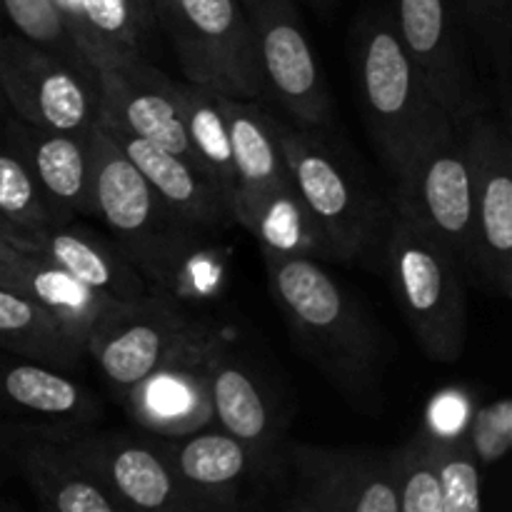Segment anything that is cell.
<instances>
[{
  "label": "cell",
  "instance_id": "6da1fadb",
  "mask_svg": "<svg viewBox=\"0 0 512 512\" xmlns=\"http://www.w3.org/2000/svg\"><path fill=\"white\" fill-rule=\"evenodd\" d=\"M268 288L300 348L355 398H373L380 335L358 300L318 258L263 250Z\"/></svg>",
  "mask_w": 512,
  "mask_h": 512
},
{
  "label": "cell",
  "instance_id": "7a4b0ae2",
  "mask_svg": "<svg viewBox=\"0 0 512 512\" xmlns=\"http://www.w3.org/2000/svg\"><path fill=\"white\" fill-rule=\"evenodd\" d=\"M353 70L368 133L390 175L460 123L438 103L405 53L390 13L365 10L353 28Z\"/></svg>",
  "mask_w": 512,
  "mask_h": 512
},
{
  "label": "cell",
  "instance_id": "3957f363",
  "mask_svg": "<svg viewBox=\"0 0 512 512\" xmlns=\"http://www.w3.org/2000/svg\"><path fill=\"white\" fill-rule=\"evenodd\" d=\"M93 160V218L103 220L110 240L148 280L153 293L175 298L185 288V270L205 255L193 225L175 218L140 170L120 153L95 120L88 133Z\"/></svg>",
  "mask_w": 512,
  "mask_h": 512
},
{
  "label": "cell",
  "instance_id": "277c9868",
  "mask_svg": "<svg viewBox=\"0 0 512 512\" xmlns=\"http://www.w3.org/2000/svg\"><path fill=\"white\" fill-rule=\"evenodd\" d=\"M378 260L415 340L435 363H455L468 333L465 270L395 205L388 208Z\"/></svg>",
  "mask_w": 512,
  "mask_h": 512
},
{
  "label": "cell",
  "instance_id": "5b68a950",
  "mask_svg": "<svg viewBox=\"0 0 512 512\" xmlns=\"http://www.w3.org/2000/svg\"><path fill=\"white\" fill-rule=\"evenodd\" d=\"M275 133L290 183L318 233L325 258L350 263L378 255L388 208L310 130H295L275 120Z\"/></svg>",
  "mask_w": 512,
  "mask_h": 512
},
{
  "label": "cell",
  "instance_id": "8992f818",
  "mask_svg": "<svg viewBox=\"0 0 512 512\" xmlns=\"http://www.w3.org/2000/svg\"><path fill=\"white\" fill-rule=\"evenodd\" d=\"M213 328L195 320L178 300L148 293L133 303H115L88 335L85 353L123 400L158 370L205 353L218 343Z\"/></svg>",
  "mask_w": 512,
  "mask_h": 512
},
{
  "label": "cell",
  "instance_id": "52a82bcc",
  "mask_svg": "<svg viewBox=\"0 0 512 512\" xmlns=\"http://www.w3.org/2000/svg\"><path fill=\"white\" fill-rule=\"evenodd\" d=\"M178 55L185 80L220 95H265L253 33L240 0H148Z\"/></svg>",
  "mask_w": 512,
  "mask_h": 512
},
{
  "label": "cell",
  "instance_id": "ba28073f",
  "mask_svg": "<svg viewBox=\"0 0 512 512\" xmlns=\"http://www.w3.org/2000/svg\"><path fill=\"white\" fill-rule=\"evenodd\" d=\"M75 45L93 78L98 120L160 145L205 173L185 130L175 90L178 80L168 78L163 70L148 63L140 50L105 40H78Z\"/></svg>",
  "mask_w": 512,
  "mask_h": 512
},
{
  "label": "cell",
  "instance_id": "9c48e42d",
  "mask_svg": "<svg viewBox=\"0 0 512 512\" xmlns=\"http://www.w3.org/2000/svg\"><path fill=\"white\" fill-rule=\"evenodd\" d=\"M390 205L433 235L460 263L465 275L478 273L473 218V173L463 125L430 143L393 175Z\"/></svg>",
  "mask_w": 512,
  "mask_h": 512
},
{
  "label": "cell",
  "instance_id": "30bf717a",
  "mask_svg": "<svg viewBox=\"0 0 512 512\" xmlns=\"http://www.w3.org/2000/svg\"><path fill=\"white\" fill-rule=\"evenodd\" d=\"M0 88L8 113L38 128L88 135L98 120V95L85 70L5 28H0Z\"/></svg>",
  "mask_w": 512,
  "mask_h": 512
},
{
  "label": "cell",
  "instance_id": "8fae6325",
  "mask_svg": "<svg viewBox=\"0 0 512 512\" xmlns=\"http://www.w3.org/2000/svg\"><path fill=\"white\" fill-rule=\"evenodd\" d=\"M253 33L265 93L303 128L333 120V100L293 0H240Z\"/></svg>",
  "mask_w": 512,
  "mask_h": 512
},
{
  "label": "cell",
  "instance_id": "7c38bea8",
  "mask_svg": "<svg viewBox=\"0 0 512 512\" xmlns=\"http://www.w3.org/2000/svg\"><path fill=\"white\" fill-rule=\"evenodd\" d=\"M460 125L473 173L475 278L498 298H512V148L508 128L483 110Z\"/></svg>",
  "mask_w": 512,
  "mask_h": 512
},
{
  "label": "cell",
  "instance_id": "4fadbf2b",
  "mask_svg": "<svg viewBox=\"0 0 512 512\" xmlns=\"http://www.w3.org/2000/svg\"><path fill=\"white\" fill-rule=\"evenodd\" d=\"M60 443L125 512H205L180 485L150 435L90 428Z\"/></svg>",
  "mask_w": 512,
  "mask_h": 512
},
{
  "label": "cell",
  "instance_id": "5bb4252c",
  "mask_svg": "<svg viewBox=\"0 0 512 512\" xmlns=\"http://www.w3.org/2000/svg\"><path fill=\"white\" fill-rule=\"evenodd\" d=\"M298 498L320 512H398V458L363 448H285Z\"/></svg>",
  "mask_w": 512,
  "mask_h": 512
},
{
  "label": "cell",
  "instance_id": "9a60e30c",
  "mask_svg": "<svg viewBox=\"0 0 512 512\" xmlns=\"http://www.w3.org/2000/svg\"><path fill=\"white\" fill-rule=\"evenodd\" d=\"M100 400L70 373L0 348V425L73 438L93 428Z\"/></svg>",
  "mask_w": 512,
  "mask_h": 512
},
{
  "label": "cell",
  "instance_id": "2e32d148",
  "mask_svg": "<svg viewBox=\"0 0 512 512\" xmlns=\"http://www.w3.org/2000/svg\"><path fill=\"white\" fill-rule=\"evenodd\" d=\"M405 53L455 123L478 113L473 75L465 63L455 0H393L388 10Z\"/></svg>",
  "mask_w": 512,
  "mask_h": 512
},
{
  "label": "cell",
  "instance_id": "e0dca14e",
  "mask_svg": "<svg viewBox=\"0 0 512 512\" xmlns=\"http://www.w3.org/2000/svg\"><path fill=\"white\" fill-rule=\"evenodd\" d=\"M150 438L180 485L205 512H233L245 488L260 475H270L253 450L213 425L180 438Z\"/></svg>",
  "mask_w": 512,
  "mask_h": 512
},
{
  "label": "cell",
  "instance_id": "ac0fdd59",
  "mask_svg": "<svg viewBox=\"0 0 512 512\" xmlns=\"http://www.w3.org/2000/svg\"><path fill=\"white\" fill-rule=\"evenodd\" d=\"M0 140L18 155L63 223L93 218V160L88 135L55 133L5 115Z\"/></svg>",
  "mask_w": 512,
  "mask_h": 512
},
{
  "label": "cell",
  "instance_id": "d6986e66",
  "mask_svg": "<svg viewBox=\"0 0 512 512\" xmlns=\"http://www.w3.org/2000/svg\"><path fill=\"white\" fill-rule=\"evenodd\" d=\"M205 388L215 428L253 450L273 473L283 458L285 420L260 375L218 345L205 363Z\"/></svg>",
  "mask_w": 512,
  "mask_h": 512
},
{
  "label": "cell",
  "instance_id": "ffe728a7",
  "mask_svg": "<svg viewBox=\"0 0 512 512\" xmlns=\"http://www.w3.org/2000/svg\"><path fill=\"white\" fill-rule=\"evenodd\" d=\"M0 453L23 475L40 512H125L58 438L0 425Z\"/></svg>",
  "mask_w": 512,
  "mask_h": 512
},
{
  "label": "cell",
  "instance_id": "44dd1931",
  "mask_svg": "<svg viewBox=\"0 0 512 512\" xmlns=\"http://www.w3.org/2000/svg\"><path fill=\"white\" fill-rule=\"evenodd\" d=\"M5 240L13 248L48 260L55 268L65 270L83 285L118 300V303H133V300L153 293L148 280L138 273V268L125 258V253L113 240L95 235L93 230L75 225L73 220Z\"/></svg>",
  "mask_w": 512,
  "mask_h": 512
},
{
  "label": "cell",
  "instance_id": "7402d4cb",
  "mask_svg": "<svg viewBox=\"0 0 512 512\" xmlns=\"http://www.w3.org/2000/svg\"><path fill=\"white\" fill-rule=\"evenodd\" d=\"M98 123L103 125L108 138L118 145L120 153L140 170V175L148 180L150 188L175 218L200 230L233 228L235 218L228 200L203 170L160 145L138 138V135L123 133L113 125H105L103 120Z\"/></svg>",
  "mask_w": 512,
  "mask_h": 512
},
{
  "label": "cell",
  "instance_id": "603a6c76",
  "mask_svg": "<svg viewBox=\"0 0 512 512\" xmlns=\"http://www.w3.org/2000/svg\"><path fill=\"white\" fill-rule=\"evenodd\" d=\"M228 123L230 150H233L235 225L243 215L263 205L265 200L295 193L288 165L280 153L275 120L255 100L220 98Z\"/></svg>",
  "mask_w": 512,
  "mask_h": 512
},
{
  "label": "cell",
  "instance_id": "cb8c5ba5",
  "mask_svg": "<svg viewBox=\"0 0 512 512\" xmlns=\"http://www.w3.org/2000/svg\"><path fill=\"white\" fill-rule=\"evenodd\" d=\"M218 345L220 340L205 353L178 360L135 385L120 400L130 418L155 438H180L213 425L205 388V363Z\"/></svg>",
  "mask_w": 512,
  "mask_h": 512
},
{
  "label": "cell",
  "instance_id": "d4e9b609",
  "mask_svg": "<svg viewBox=\"0 0 512 512\" xmlns=\"http://www.w3.org/2000/svg\"><path fill=\"white\" fill-rule=\"evenodd\" d=\"M0 285L48 310L83 345L88 343V335L103 320V315L118 303L83 285L65 270L55 268L48 260L13 248V245L0 258Z\"/></svg>",
  "mask_w": 512,
  "mask_h": 512
},
{
  "label": "cell",
  "instance_id": "484cf974",
  "mask_svg": "<svg viewBox=\"0 0 512 512\" xmlns=\"http://www.w3.org/2000/svg\"><path fill=\"white\" fill-rule=\"evenodd\" d=\"M0 348L15 355L73 373L88 358L85 345L25 295L0 285Z\"/></svg>",
  "mask_w": 512,
  "mask_h": 512
},
{
  "label": "cell",
  "instance_id": "4316f807",
  "mask_svg": "<svg viewBox=\"0 0 512 512\" xmlns=\"http://www.w3.org/2000/svg\"><path fill=\"white\" fill-rule=\"evenodd\" d=\"M175 90H178V103L180 110H183L190 145H193L205 173L210 175L215 188L223 193L230 210H233L235 170L228 123H225L223 103H220L223 95L210 88H203V85L188 83V80L175 85Z\"/></svg>",
  "mask_w": 512,
  "mask_h": 512
},
{
  "label": "cell",
  "instance_id": "83f0119b",
  "mask_svg": "<svg viewBox=\"0 0 512 512\" xmlns=\"http://www.w3.org/2000/svg\"><path fill=\"white\" fill-rule=\"evenodd\" d=\"M65 225L40 193L23 160L0 140V235L20 238Z\"/></svg>",
  "mask_w": 512,
  "mask_h": 512
},
{
  "label": "cell",
  "instance_id": "f1b7e54d",
  "mask_svg": "<svg viewBox=\"0 0 512 512\" xmlns=\"http://www.w3.org/2000/svg\"><path fill=\"white\" fill-rule=\"evenodd\" d=\"M3 18L20 38L60 55L90 75L55 0H0V20Z\"/></svg>",
  "mask_w": 512,
  "mask_h": 512
},
{
  "label": "cell",
  "instance_id": "f546056e",
  "mask_svg": "<svg viewBox=\"0 0 512 512\" xmlns=\"http://www.w3.org/2000/svg\"><path fill=\"white\" fill-rule=\"evenodd\" d=\"M435 470L440 485L443 512H483L480 500V465L470 455L463 438H435L430 435Z\"/></svg>",
  "mask_w": 512,
  "mask_h": 512
},
{
  "label": "cell",
  "instance_id": "4dcf8cb0",
  "mask_svg": "<svg viewBox=\"0 0 512 512\" xmlns=\"http://www.w3.org/2000/svg\"><path fill=\"white\" fill-rule=\"evenodd\" d=\"M398 458V512H443L433 448L428 433L395 450Z\"/></svg>",
  "mask_w": 512,
  "mask_h": 512
},
{
  "label": "cell",
  "instance_id": "1f68e13d",
  "mask_svg": "<svg viewBox=\"0 0 512 512\" xmlns=\"http://www.w3.org/2000/svg\"><path fill=\"white\" fill-rule=\"evenodd\" d=\"M460 438L480 468L498 465L512 448V400L498 398L470 410Z\"/></svg>",
  "mask_w": 512,
  "mask_h": 512
},
{
  "label": "cell",
  "instance_id": "d6a6232c",
  "mask_svg": "<svg viewBox=\"0 0 512 512\" xmlns=\"http://www.w3.org/2000/svg\"><path fill=\"white\" fill-rule=\"evenodd\" d=\"M460 13L478 30L490 48L505 53L510 38L512 0H455Z\"/></svg>",
  "mask_w": 512,
  "mask_h": 512
},
{
  "label": "cell",
  "instance_id": "836d02e7",
  "mask_svg": "<svg viewBox=\"0 0 512 512\" xmlns=\"http://www.w3.org/2000/svg\"><path fill=\"white\" fill-rule=\"evenodd\" d=\"M470 400L458 390H445L438 398H433L428 408V428L425 433L435 438H458L463 433L465 423L470 418Z\"/></svg>",
  "mask_w": 512,
  "mask_h": 512
},
{
  "label": "cell",
  "instance_id": "e575fe53",
  "mask_svg": "<svg viewBox=\"0 0 512 512\" xmlns=\"http://www.w3.org/2000/svg\"><path fill=\"white\" fill-rule=\"evenodd\" d=\"M283 512H320V510H315L313 505L305 503L303 498H298V495H295V498L290 500L288 505H285V510H283Z\"/></svg>",
  "mask_w": 512,
  "mask_h": 512
},
{
  "label": "cell",
  "instance_id": "d590c367",
  "mask_svg": "<svg viewBox=\"0 0 512 512\" xmlns=\"http://www.w3.org/2000/svg\"><path fill=\"white\" fill-rule=\"evenodd\" d=\"M305 3L313 5V8L318 10V13L328 15V13H333L335 5H338V0H305Z\"/></svg>",
  "mask_w": 512,
  "mask_h": 512
},
{
  "label": "cell",
  "instance_id": "8d00e7d4",
  "mask_svg": "<svg viewBox=\"0 0 512 512\" xmlns=\"http://www.w3.org/2000/svg\"><path fill=\"white\" fill-rule=\"evenodd\" d=\"M0 28H3V20H0ZM5 115H8V105H5V98H3V88H0V125H3Z\"/></svg>",
  "mask_w": 512,
  "mask_h": 512
},
{
  "label": "cell",
  "instance_id": "74e56055",
  "mask_svg": "<svg viewBox=\"0 0 512 512\" xmlns=\"http://www.w3.org/2000/svg\"><path fill=\"white\" fill-rule=\"evenodd\" d=\"M8 248H10V243L3 238V235H0V258H3L5 253H8Z\"/></svg>",
  "mask_w": 512,
  "mask_h": 512
},
{
  "label": "cell",
  "instance_id": "f35d334b",
  "mask_svg": "<svg viewBox=\"0 0 512 512\" xmlns=\"http://www.w3.org/2000/svg\"><path fill=\"white\" fill-rule=\"evenodd\" d=\"M0 512H23V510L15 508V505H10V503H3L0 505Z\"/></svg>",
  "mask_w": 512,
  "mask_h": 512
},
{
  "label": "cell",
  "instance_id": "ab89813d",
  "mask_svg": "<svg viewBox=\"0 0 512 512\" xmlns=\"http://www.w3.org/2000/svg\"><path fill=\"white\" fill-rule=\"evenodd\" d=\"M0 458H3V453H0Z\"/></svg>",
  "mask_w": 512,
  "mask_h": 512
}]
</instances>
